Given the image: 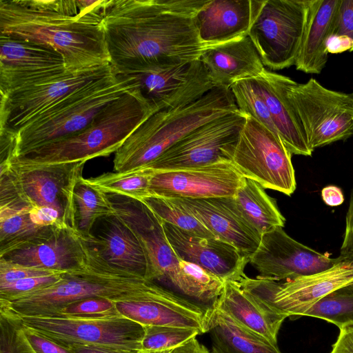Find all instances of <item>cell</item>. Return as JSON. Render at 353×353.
<instances>
[{"label":"cell","instance_id":"cell-1","mask_svg":"<svg viewBox=\"0 0 353 353\" xmlns=\"http://www.w3.org/2000/svg\"><path fill=\"white\" fill-rule=\"evenodd\" d=\"M207 0H108L103 26L110 64H181L200 59L209 47L194 17Z\"/></svg>","mask_w":353,"mask_h":353},{"label":"cell","instance_id":"cell-2","mask_svg":"<svg viewBox=\"0 0 353 353\" xmlns=\"http://www.w3.org/2000/svg\"><path fill=\"white\" fill-rule=\"evenodd\" d=\"M108 0H77L71 16L37 8L25 0H0V35L50 47L69 72L110 64L103 26Z\"/></svg>","mask_w":353,"mask_h":353},{"label":"cell","instance_id":"cell-3","mask_svg":"<svg viewBox=\"0 0 353 353\" xmlns=\"http://www.w3.org/2000/svg\"><path fill=\"white\" fill-rule=\"evenodd\" d=\"M167 290L156 282L110 265L94 243L83 268L63 273L49 286L0 299V311L6 317L50 315L68 304L88 299L114 303L146 301L158 298Z\"/></svg>","mask_w":353,"mask_h":353},{"label":"cell","instance_id":"cell-4","mask_svg":"<svg viewBox=\"0 0 353 353\" xmlns=\"http://www.w3.org/2000/svg\"><path fill=\"white\" fill-rule=\"evenodd\" d=\"M230 88L216 86L197 100L157 111L145 119L114 153V172L145 168L199 127L239 111Z\"/></svg>","mask_w":353,"mask_h":353},{"label":"cell","instance_id":"cell-5","mask_svg":"<svg viewBox=\"0 0 353 353\" xmlns=\"http://www.w3.org/2000/svg\"><path fill=\"white\" fill-rule=\"evenodd\" d=\"M156 111L136 87L108 104L80 132L17 157L28 164H54L108 157Z\"/></svg>","mask_w":353,"mask_h":353},{"label":"cell","instance_id":"cell-6","mask_svg":"<svg viewBox=\"0 0 353 353\" xmlns=\"http://www.w3.org/2000/svg\"><path fill=\"white\" fill-rule=\"evenodd\" d=\"M114 69L72 92L17 132V157L87 127L110 102L136 88Z\"/></svg>","mask_w":353,"mask_h":353},{"label":"cell","instance_id":"cell-7","mask_svg":"<svg viewBox=\"0 0 353 353\" xmlns=\"http://www.w3.org/2000/svg\"><path fill=\"white\" fill-rule=\"evenodd\" d=\"M3 317L23 329L48 339L65 348L72 345H87L137 352L141 350L145 332L143 325L122 315Z\"/></svg>","mask_w":353,"mask_h":353},{"label":"cell","instance_id":"cell-8","mask_svg":"<svg viewBox=\"0 0 353 353\" xmlns=\"http://www.w3.org/2000/svg\"><path fill=\"white\" fill-rule=\"evenodd\" d=\"M307 11L308 0H254L248 36L264 65L278 70L295 65Z\"/></svg>","mask_w":353,"mask_h":353},{"label":"cell","instance_id":"cell-9","mask_svg":"<svg viewBox=\"0 0 353 353\" xmlns=\"http://www.w3.org/2000/svg\"><path fill=\"white\" fill-rule=\"evenodd\" d=\"M285 91L313 151L353 135V92L330 90L314 78L299 83L289 77Z\"/></svg>","mask_w":353,"mask_h":353},{"label":"cell","instance_id":"cell-10","mask_svg":"<svg viewBox=\"0 0 353 353\" xmlns=\"http://www.w3.org/2000/svg\"><path fill=\"white\" fill-rule=\"evenodd\" d=\"M237 283L272 310L287 318L299 317L332 292L353 285V257L323 271L292 279L274 281L245 275Z\"/></svg>","mask_w":353,"mask_h":353},{"label":"cell","instance_id":"cell-11","mask_svg":"<svg viewBox=\"0 0 353 353\" xmlns=\"http://www.w3.org/2000/svg\"><path fill=\"white\" fill-rule=\"evenodd\" d=\"M292 155L278 135L247 116L231 161L245 178L290 196L296 187Z\"/></svg>","mask_w":353,"mask_h":353},{"label":"cell","instance_id":"cell-12","mask_svg":"<svg viewBox=\"0 0 353 353\" xmlns=\"http://www.w3.org/2000/svg\"><path fill=\"white\" fill-rule=\"evenodd\" d=\"M114 69L132 81L156 112L189 104L216 87L200 59L181 64L141 63Z\"/></svg>","mask_w":353,"mask_h":353},{"label":"cell","instance_id":"cell-13","mask_svg":"<svg viewBox=\"0 0 353 353\" xmlns=\"http://www.w3.org/2000/svg\"><path fill=\"white\" fill-rule=\"evenodd\" d=\"M246 118L239 110L213 120L177 141L145 168L171 170L231 161Z\"/></svg>","mask_w":353,"mask_h":353},{"label":"cell","instance_id":"cell-14","mask_svg":"<svg viewBox=\"0 0 353 353\" xmlns=\"http://www.w3.org/2000/svg\"><path fill=\"white\" fill-rule=\"evenodd\" d=\"M112 70L110 64L67 71L57 78L1 96L0 129L19 131L72 92Z\"/></svg>","mask_w":353,"mask_h":353},{"label":"cell","instance_id":"cell-15","mask_svg":"<svg viewBox=\"0 0 353 353\" xmlns=\"http://www.w3.org/2000/svg\"><path fill=\"white\" fill-rule=\"evenodd\" d=\"M85 163L28 164L16 157L10 170L21 191L34 206L56 209L66 225L77 229L74 190L83 176Z\"/></svg>","mask_w":353,"mask_h":353},{"label":"cell","instance_id":"cell-16","mask_svg":"<svg viewBox=\"0 0 353 353\" xmlns=\"http://www.w3.org/2000/svg\"><path fill=\"white\" fill-rule=\"evenodd\" d=\"M345 259L331 258L290 237L283 228H276L262 234L249 263L263 279L284 281L327 270Z\"/></svg>","mask_w":353,"mask_h":353},{"label":"cell","instance_id":"cell-17","mask_svg":"<svg viewBox=\"0 0 353 353\" xmlns=\"http://www.w3.org/2000/svg\"><path fill=\"white\" fill-rule=\"evenodd\" d=\"M67 71L63 57L54 49L0 35L1 96L52 80Z\"/></svg>","mask_w":353,"mask_h":353},{"label":"cell","instance_id":"cell-18","mask_svg":"<svg viewBox=\"0 0 353 353\" xmlns=\"http://www.w3.org/2000/svg\"><path fill=\"white\" fill-rule=\"evenodd\" d=\"M244 181L232 161L223 160L199 167L154 171L149 191L150 196L166 198L233 197Z\"/></svg>","mask_w":353,"mask_h":353},{"label":"cell","instance_id":"cell-19","mask_svg":"<svg viewBox=\"0 0 353 353\" xmlns=\"http://www.w3.org/2000/svg\"><path fill=\"white\" fill-rule=\"evenodd\" d=\"M166 238L179 259L193 263L225 281H239L249 259L217 238L196 235L163 222Z\"/></svg>","mask_w":353,"mask_h":353},{"label":"cell","instance_id":"cell-20","mask_svg":"<svg viewBox=\"0 0 353 353\" xmlns=\"http://www.w3.org/2000/svg\"><path fill=\"white\" fill-rule=\"evenodd\" d=\"M93 236L77 229L57 227L46 240L12 251L0 258L26 266L66 272L79 270L88 262L93 248Z\"/></svg>","mask_w":353,"mask_h":353},{"label":"cell","instance_id":"cell-21","mask_svg":"<svg viewBox=\"0 0 353 353\" xmlns=\"http://www.w3.org/2000/svg\"><path fill=\"white\" fill-rule=\"evenodd\" d=\"M130 201L114 203L119 218L139 241L147 259L145 279L150 281H166L179 259L170 246L163 221L145 204Z\"/></svg>","mask_w":353,"mask_h":353},{"label":"cell","instance_id":"cell-22","mask_svg":"<svg viewBox=\"0 0 353 353\" xmlns=\"http://www.w3.org/2000/svg\"><path fill=\"white\" fill-rule=\"evenodd\" d=\"M190 211L212 234L248 259L257 250L261 235L248 221L233 197L172 198Z\"/></svg>","mask_w":353,"mask_h":353},{"label":"cell","instance_id":"cell-23","mask_svg":"<svg viewBox=\"0 0 353 353\" xmlns=\"http://www.w3.org/2000/svg\"><path fill=\"white\" fill-rule=\"evenodd\" d=\"M33 206L13 181L0 183V256L46 240L57 228L35 225L30 216Z\"/></svg>","mask_w":353,"mask_h":353},{"label":"cell","instance_id":"cell-24","mask_svg":"<svg viewBox=\"0 0 353 353\" xmlns=\"http://www.w3.org/2000/svg\"><path fill=\"white\" fill-rule=\"evenodd\" d=\"M200 60L215 86L228 88L238 81L258 77L265 70L248 35L208 48Z\"/></svg>","mask_w":353,"mask_h":353},{"label":"cell","instance_id":"cell-25","mask_svg":"<svg viewBox=\"0 0 353 353\" xmlns=\"http://www.w3.org/2000/svg\"><path fill=\"white\" fill-rule=\"evenodd\" d=\"M254 0H207L194 20L201 41L208 47L247 36Z\"/></svg>","mask_w":353,"mask_h":353},{"label":"cell","instance_id":"cell-26","mask_svg":"<svg viewBox=\"0 0 353 353\" xmlns=\"http://www.w3.org/2000/svg\"><path fill=\"white\" fill-rule=\"evenodd\" d=\"M253 79L285 146L292 154L311 156L313 150L286 95L288 77L265 69Z\"/></svg>","mask_w":353,"mask_h":353},{"label":"cell","instance_id":"cell-27","mask_svg":"<svg viewBox=\"0 0 353 353\" xmlns=\"http://www.w3.org/2000/svg\"><path fill=\"white\" fill-rule=\"evenodd\" d=\"M213 306L241 327L277 345L278 334L287 316L257 301L237 282L225 281L222 293Z\"/></svg>","mask_w":353,"mask_h":353},{"label":"cell","instance_id":"cell-28","mask_svg":"<svg viewBox=\"0 0 353 353\" xmlns=\"http://www.w3.org/2000/svg\"><path fill=\"white\" fill-rule=\"evenodd\" d=\"M341 0H308L307 19L296 69L307 74H320L328 54Z\"/></svg>","mask_w":353,"mask_h":353},{"label":"cell","instance_id":"cell-29","mask_svg":"<svg viewBox=\"0 0 353 353\" xmlns=\"http://www.w3.org/2000/svg\"><path fill=\"white\" fill-rule=\"evenodd\" d=\"M106 229L93 241L112 265L145 277L147 259L136 235L117 216L106 218Z\"/></svg>","mask_w":353,"mask_h":353},{"label":"cell","instance_id":"cell-30","mask_svg":"<svg viewBox=\"0 0 353 353\" xmlns=\"http://www.w3.org/2000/svg\"><path fill=\"white\" fill-rule=\"evenodd\" d=\"M207 332L211 353H282L277 345L241 327L215 306L210 310Z\"/></svg>","mask_w":353,"mask_h":353},{"label":"cell","instance_id":"cell-31","mask_svg":"<svg viewBox=\"0 0 353 353\" xmlns=\"http://www.w3.org/2000/svg\"><path fill=\"white\" fill-rule=\"evenodd\" d=\"M234 199L241 212L261 236L276 228L284 227L285 219L275 199L256 181L245 178Z\"/></svg>","mask_w":353,"mask_h":353},{"label":"cell","instance_id":"cell-32","mask_svg":"<svg viewBox=\"0 0 353 353\" xmlns=\"http://www.w3.org/2000/svg\"><path fill=\"white\" fill-rule=\"evenodd\" d=\"M167 282L201 305L212 307L222 293L225 281L198 265L179 259Z\"/></svg>","mask_w":353,"mask_h":353},{"label":"cell","instance_id":"cell-33","mask_svg":"<svg viewBox=\"0 0 353 353\" xmlns=\"http://www.w3.org/2000/svg\"><path fill=\"white\" fill-rule=\"evenodd\" d=\"M77 230L90 237L92 227L100 218L114 216L117 209L108 194L92 186L81 176L74 190Z\"/></svg>","mask_w":353,"mask_h":353},{"label":"cell","instance_id":"cell-34","mask_svg":"<svg viewBox=\"0 0 353 353\" xmlns=\"http://www.w3.org/2000/svg\"><path fill=\"white\" fill-rule=\"evenodd\" d=\"M154 173L150 168H142L127 172L102 174L85 179L92 186L106 194H114L141 202L150 196L149 188Z\"/></svg>","mask_w":353,"mask_h":353},{"label":"cell","instance_id":"cell-35","mask_svg":"<svg viewBox=\"0 0 353 353\" xmlns=\"http://www.w3.org/2000/svg\"><path fill=\"white\" fill-rule=\"evenodd\" d=\"M303 316L325 320L339 329L353 325V285L341 288L325 296Z\"/></svg>","mask_w":353,"mask_h":353},{"label":"cell","instance_id":"cell-36","mask_svg":"<svg viewBox=\"0 0 353 353\" xmlns=\"http://www.w3.org/2000/svg\"><path fill=\"white\" fill-rule=\"evenodd\" d=\"M141 202L151 209L163 222L199 236L216 238L174 199L151 196Z\"/></svg>","mask_w":353,"mask_h":353},{"label":"cell","instance_id":"cell-37","mask_svg":"<svg viewBox=\"0 0 353 353\" xmlns=\"http://www.w3.org/2000/svg\"><path fill=\"white\" fill-rule=\"evenodd\" d=\"M230 88L241 112L254 118L279 137L268 106L258 91L253 78L238 81Z\"/></svg>","mask_w":353,"mask_h":353},{"label":"cell","instance_id":"cell-38","mask_svg":"<svg viewBox=\"0 0 353 353\" xmlns=\"http://www.w3.org/2000/svg\"><path fill=\"white\" fill-rule=\"evenodd\" d=\"M141 350L161 351L171 350L201 334L194 328L151 325L144 326Z\"/></svg>","mask_w":353,"mask_h":353},{"label":"cell","instance_id":"cell-39","mask_svg":"<svg viewBox=\"0 0 353 353\" xmlns=\"http://www.w3.org/2000/svg\"><path fill=\"white\" fill-rule=\"evenodd\" d=\"M50 315L105 316L121 315L116 303L99 298L88 299L68 304Z\"/></svg>","mask_w":353,"mask_h":353},{"label":"cell","instance_id":"cell-40","mask_svg":"<svg viewBox=\"0 0 353 353\" xmlns=\"http://www.w3.org/2000/svg\"><path fill=\"white\" fill-rule=\"evenodd\" d=\"M0 353H37L23 330L1 316Z\"/></svg>","mask_w":353,"mask_h":353},{"label":"cell","instance_id":"cell-41","mask_svg":"<svg viewBox=\"0 0 353 353\" xmlns=\"http://www.w3.org/2000/svg\"><path fill=\"white\" fill-rule=\"evenodd\" d=\"M64 272L32 276L12 283L0 284V299L12 297L29 293L52 285L58 281Z\"/></svg>","mask_w":353,"mask_h":353},{"label":"cell","instance_id":"cell-42","mask_svg":"<svg viewBox=\"0 0 353 353\" xmlns=\"http://www.w3.org/2000/svg\"><path fill=\"white\" fill-rule=\"evenodd\" d=\"M57 271L26 266L0 258V284L12 283L22 279L52 274Z\"/></svg>","mask_w":353,"mask_h":353},{"label":"cell","instance_id":"cell-43","mask_svg":"<svg viewBox=\"0 0 353 353\" xmlns=\"http://www.w3.org/2000/svg\"><path fill=\"white\" fill-rule=\"evenodd\" d=\"M346 39L353 51V0H341L333 36Z\"/></svg>","mask_w":353,"mask_h":353},{"label":"cell","instance_id":"cell-44","mask_svg":"<svg viewBox=\"0 0 353 353\" xmlns=\"http://www.w3.org/2000/svg\"><path fill=\"white\" fill-rule=\"evenodd\" d=\"M30 216L32 221L41 227L68 226L63 222L60 213L52 207L33 206Z\"/></svg>","mask_w":353,"mask_h":353},{"label":"cell","instance_id":"cell-45","mask_svg":"<svg viewBox=\"0 0 353 353\" xmlns=\"http://www.w3.org/2000/svg\"><path fill=\"white\" fill-rule=\"evenodd\" d=\"M23 330L31 346L37 353H72L67 348L48 339Z\"/></svg>","mask_w":353,"mask_h":353},{"label":"cell","instance_id":"cell-46","mask_svg":"<svg viewBox=\"0 0 353 353\" xmlns=\"http://www.w3.org/2000/svg\"><path fill=\"white\" fill-rule=\"evenodd\" d=\"M340 253V256L345 259L350 258L353 254V188L346 212L345 230Z\"/></svg>","mask_w":353,"mask_h":353},{"label":"cell","instance_id":"cell-47","mask_svg":"<svg viewBox=\"0 0 353 353\" xmlns=\"http://www.w3.org/2000/svg\"><path fill=\"white\" fill-rule=\"evenodd\" d=\"M340 332L330 353H353V325L339 329Z\"/></svg>","mask_w":353,"mask_h":353},{"label":"cell","instance_id":"cell-48","mask_svg":"<svg viewBox=\"0 0 353 353\" xmlns=\"http://www.w3.org/2000/svg\"><path fill=\"white\" fill-rule=\"evenodd\" d=\"M321 195L324 202L330 206L341 205L344 197L341 190L334 185H329L322 190Z\"/></svg>","mask_w":353,"mask_h":353},{"label":"cell","instance_id":"cell-49","mask_svg":"<svg viewBox=\"0 0 353 353\" xmlns=\"http://www.w3.org/2000/svg\"><path fill=\"white\" fill-rule=\"evenodd\" d=\"M169 353H211L195 338L170 351Z\"/></svg>","mask_w":353,"mask_h":353},{"label":"cell","instance_id":"cell-50","mask_svg":"<svg viewBox=\"0 0 353 353\" xmlns=\"http://www.w3.org/2000/svg\"><path fill=\"white\" fill-rule=\"evenodd\" d=\"M72 353H137L128 352L119 350H115L108 348L87 346V345H72L67 347Z\"/></svg>","mask_w":353,"mask_h":353},{"label":"cell","instance_id":"cell-51","mask_svg":"<svg viewBox=\"0 0 353 353\" xmlns=\"http://www.w3.org/2000/svg\"><path fill=\"white\" fill-rule=\"evenodd\" d=\"M170 350H161V351H152V350H140L137 353H169Z\"/></svg>","mask_w":353,"mask_h":353},{"label":"cell","instance_id":"cell-52","mask_svg":"<svg viewBox=\"0 0 353 353\" xmlns=\"http://www.w3.org/2000/svg\"><path fill=\"white\" fill-rule=\"evenodd\" d=\"M351 257H353V254H352V256Z\"/></svg>","mask_w":353,"mask_h":353}]
</instances>
